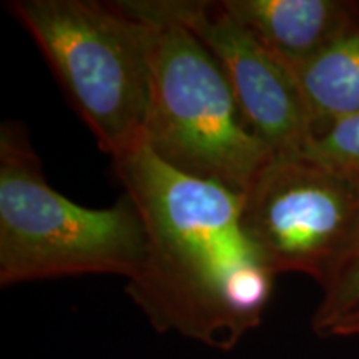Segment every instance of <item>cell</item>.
<instances>
[{
  "label": "cell",
  "mask_w": 359,
  "mask_h": 359,
  "mask_svg": "<svg viewBox=\"0 0 359 359\" xmlns=\"http://www.w3.org/2000/svg\"><path fill=\"white\" fill-rule=\"evenodd\" d=\"M111 165L145 230L125 293L158 333L235 349L262 325L276 278L245 235L241 196L172 168L143 140Z\"/></svg>",
  "instance_id": "1"
},
{
  "label": "cell",
  "mask_w": 359,
  "mask_h": 359,
  "mask_svg": "<svg viewBox=\"0 0 359 359\" xmlns=\"http://www.w3.org/2000/svg\"><path fill=\"white\" fill-rule=\"evenodd\" d=\"M118 6L148 27V109L143 142L178 172L243 195L275 151L246 123L226 75L185 25Z\"/></svg>",
  "instance_id": "2"
},
{
  "label": "cell",
  "mask_w": 359,
  "mask_h": 359,
  "mask_svg": "<svg viewBox=\"0 0 359 359\" xmlns=\"http://www.w3.org/2000/svg\"><path fill=\"white\" fill-rule=\"evenodd\" d=\"M145 255L137 208L122 196L109 208L77 205L48 185L19 122L0 127V285L83 275L130 280Z\"/></svg>",
  "instance_id": "3"
},
{
  "label": "cell",
  "mask_w": 359,
  "mask_h": 359,
  "mask_svg": "<svg viewBox=\"0 0 359 359\" xmlns=\"http://www.w3.org/2000/svg\"><path fill=\"white\" fill-rule=\"evenodd\" d=\"M98 148L111 158L143 140L148 27L118 2L11 0Z\"/></svg>",
  "instance_id": "4"
},
{
  "label": "cell",
  "mask_w": 359,
  "mask_h": 359,
  "mask_svg": "<svg viewBox=\"0 0 359 359\" xmlns=\"http://www.w3.org/2000/svg\"><path fill=\"white\" fill-rule=\"evenodd\" d=\"M240 222L275 275L325 286L359 236V185L306 155H280L241 195Z\"/></svg>",
  "instance_id": "5"
},
{
  "label": "cell",
  "mask_w": 359,
  "mask_h": 359,
  "mask_svg": "<svg viewBox=\"0 0 359 359\" xmlns=\"http://www.w3.org/2000/svg\"><path fill=\"white\" fill-rule=\"evenodd\" d=\"M140 4L147 11L185 25L208 48L226 75L251 132L275 154H304L314 137V123L294 75L223 2L140 0Z\"/></svg>",
  "instance_id": "6"
},
{
  "label": "cell",
  "mask_w": 359,
  "mask_h": 359,
  "mask_svg": "<svg viewBox=\"0 0 359 359\" xmlns=\"http://www.w3.org/2000/svg\"><path fill=\"white\" fill-rule=\"evenodd\" d=\"M285 62L298 67L359 29V4L353 0H222Z\"/></svg>",
  "instance_id": "7"
},
{
  "label": "cell",
  "mask_w": 359,
  "mask_h": 359,
  "mask_svg": "<svg viewBox=\"0 0 359 359\" xmlns=\"http://www.w3.org/2000/svg\"><path fill=\"white\" fill-rule=\"evenodd\" d=\"M290 70L306 100L314 135L359 114V29Z\"/></svg>",
  "instance_id": "8"
},
{
  "label": "cell",
  "mask_w": 359,
  "mask_h": 359,
  "mask_svg": "<svg viewBox=\"0 0 359 359\" xmlns=\"http://www.w3.org/2000/svg\"><path fill=\"white\" fill-rule=\"evenodd\" d=\"M321 291V302L313 313L311 327L318 336L327 338L336 323L359 308V236Z\"/></svg>",
  "instance_id": "9"
},
{
  "label": "cell",
  "mask_w": 359,
  "mask_h": 359,
  "mask_svg": "<svg viewBox=\"0 0 359 359\" xmlns=\"http://www.w3.org/2000/svg\"><path fill=\"white\" fill-rule=\"evenodd\" d=\"M302 155L359 185V114L336 120L320 130Z\"/></svg>",
  "instance_id": "10"
},
{
  "label": "cell",
  "mask_w": 359,
  "mask_h": 359,
  "mask_svg": "<svg viewBox=\"0 0 359 359\" xmlns=\"http://www.w3.org/2000/svg\"><path fill=\"white\" fill-rule=\"evenodd\" d=\"M327 338H359V308L336 323Z\"/></svg>",
  "instance_id": "11"
}]
</instances>
